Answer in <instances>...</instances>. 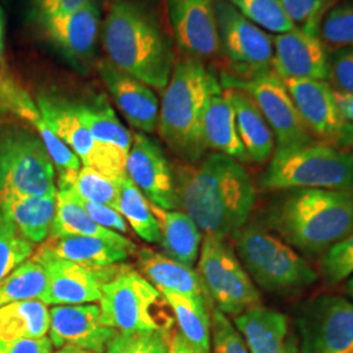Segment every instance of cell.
<instances>
[{"label":"cell","mask_w":353,"mask_h":353,"mask_svg":"<svg viewBox=\"0 0 353 353\" xmlns=\"http://www.w3.org/2000/svg\"><path fill=\"white\" fill-rule=\"evenodd\" d=\"M178 208L214 237H233L248 224L255 204V185L246 169L223 153L183 166L176 176Z\"/></svg>","instance_id":"cell-1"},{"label":"cell","mask_w":353,"mask_h":353,"mask_svg":"<svg viewBox=\"0 0 353 353\" xmlns=\"http://www.w3.org/2000/svg\"><path fill=\"white\" fill-rule=\"evenodd\" d=\"M101 42L117 68L164 92L176 55L172 38L150 8L137 1H115L102 23Z\"/></svg>","instance_id":"cell-2"},{"label":"cell","mask_w":353,"mask_h":353,"mask_svg":"<svg viewBox=\"0 0 353 353\" xmlns=\"http://www.w3.org/2000/svg\"><path fill=\"white\" fill-rule=\"evenodd\" d=\"M265 221L294 250L323 254L353 230V191H281L270 204Z\"/></svg>","instance_id":"cell-3"},{"label":"cell","mask_w":353,"mask_h":353,"mask_svg":"<svg viewBox=\"0 0 353 353\" xmlns=\"http://www.w3.org/2000/svg\"><path fill=\"white\" fill-rule=\"evenodd\" d=\"M221 90L217 80L202 61L183 57L176 64L164 89L159 113V134L166 145L188 161H201L207 151L203 140V119L208 102Z\"/></svg>","instance_id":"cell-4"},{"label":"cell","mask_w":353,"mask_h":353,"mask_svg":"<svg viewBox=\"0 0 353 353\" xmlns=\"http://www.w3.org/2000/svg\"><path fill=\"white\" fill-rule=\"evenodd\" d=\"M55 194V168L37 131L0 113V203Z\"/></svg>","instance_id":"cell-5"},{"label":"cell","mask_w":353,"mask_h":353,"mask_svg":"<svg viewBox=\"0 0 353 353\" xmlns=\"http://www.w3.org/2000/svg\"><path fill=\"white\" fill-rule=\"evenodd\" d=\"M265 190L353 191V153L321 141L276 148L261 178Z\"/></svg>","instance_id":"cell-6"},{"label":"cell","mask_w":353,"mask_h":353,"mask_svg":"<svg viewBox=\"0 0 353 353\" xmlns=\"http://www.w3.org/2000/svg\"><path fill=\"white\" fill-rule=\"evenodd\" d=\"M233 240L241 263L262 290L293 294L318 280L316 270L299 252L261 225H243Z\"/></svg>","instance_id":"cell-7"},{"label":"cell","mask_w":353,"mask_h":353,"mask_svg":"<svg viewBox=\"0 0 353 353\" xmlns=\"http://www.w3.org/2000/svg\"><path fill=\"white\" fill-rule=\"evenodd\" d=\"M101 323L118 332H172L176 319L164 294L135 270H123L102 287Z\"/></svg>","instance_id":"cell-8"},{"label":"cell","mask_w":353,"mask_h":353,"mask_svg":"<svg viewBox=\"0 0 353 353\" xmlns=\"http://www.w3.org/2000/svg\"><path fill=\"white\" fill-rule=\"evenodd\" d=\"M196 272L207 303L225 316L261 305L259 290L225 239L204 234Z\"/></svg>","instance_id":"cell-9"},{"label":"cell","mask_w":353,"mask_h":353,"mask_svg":"<svg viewBox=\"0 0 353 353\" xmlns=\"http://www.w3.org/2000/svg\"><path fill=\"white\" fill-rule=\"evenodd\" d=\"M294 322L300 353H353V303L319 294L299 303Z\"/></svg>","instance_id":"cell-10"},{"label":"cell","mask_w":353,"mask_h":353,"mask_svg":"<svg viewBox=\"0 0 353 353\" xmlns=\"http://www.w3.org/2000/svg\"><path fill=\"white\" fill-rule=\"evenodd\" d=\"M221 85L241 89L252 97L271 128L278 148L316 141L305 126L284 80L272 70L249 77L224 75Z\"/></svg>","instance_id":"cell-11"},{"label":"cell","mask_w":353,"mask_h":353,"mask_svg":"<svg viewBox=\"0 0 353 353\" xmlns=\"http://www.w3.org/2000/svg\"><path fill=\"white\" fill-rule=\"evenodd\" d=\"M37 106L52 132L75 153L83 166L106 176L126 174V153L102 144L79 121L71 100L52 93L37 96Z\"/></svg>","instance_id":"cell-12"},{"label":"cell","mask_w":353,"mask_h":353,"mask_svg":"<svg viewBox=\"0 0 353 353\" xmlns=\"http://www.w3.org/2000/svg\"><path fill=\"white\" fill-rule=\"evenodd\" d=\"M220 50L233 65L236 77H249L271 70L274 38L252 24L225 0H214Z\"/></svg>","instance_id":"cell-13"},{"label":"cell","mask_w":353,"mask_h":353,"mask_svg":"<svg viewBox=\"0 0 353 353\" xmlns=\"http://www.w3.org/2000/svg\"><path fill=\"white\" fill-rule=\"evenodd\" d=\"M310 135L323 144L345 150L353 147V123L341 113L335 90L326 80H284Z\"/></svg>","instance_id":"cell-14"},{"label":"cell","mask_w":353,"mask_h":353,"mask_svg":"<svg viewBox=\"0 0 353 353\" xmlns=\"http://www.w3.org/2000/svg\"><path fill=\"white\" fill-rule=\"evenodd\" d=\"M32 256L43 265L48 275V287L39 301L54 306L100 301L102 287L125 267L115 265L106 268H89L62 259L42 246Z\"/></svg>","instance_id":"cell-15"},{"label":"cell","mask_w":353,"mask_h":353,"mask_svg":"<svg viewBox=\"0 0 353 353\" xmlns=\"http://www.w3.org/2000/svg\"><path fill=\"white\" fill-rule=\"evenodd\" d=\"M100 8L92 0L75 12L37 23L51 46L79 74H88L96 63L101 34Z\"/></svg>","instance_id":"cell-16"},{"label":"cell","mask_w":353,"mask_h":353,"mask_svg":"<svg viewBox=\"0 0 353 353\" xmlns=\"http://www.w3.org/2000/svg\"><path fill=\"white\" fill-rule=\"evenodd\" d=\"M126 172L151 204L168 211L178 208L176 176L170 163L159 143L144 132L132 135Z\"/></svg>","instance_id":"cell-17"},{"label":"cell","mask_w":353,"mask_h":353,"mask_svg":"<svg viewBox=\"0 0 353 353\" xmlns=\"http://www.w3.org/2000/svg\"><path fill=\"white\" fill-rule=\"evenodd\" d=\"M173 36L185 57L199 61L220 51L214 0H165Z\"/></svg>","instance_id":"cell-18"},{"label":"cell","mask_w":353,"mask_h":353,"mask_svg":"<svg viewBox=\"0 0 353 353\" xmlns=\"http://www.w3.org/2000/svg\"><path fill=\"white\" fill-rule=\"evenodd\" d=\"M117 332L102 325L99 305H57L50 309L49 339L54 348L72 347L89 353H103Z\"/></svg>","instance_id":"cell-19"},{"label":"cell","mask_w":353,"mask_h":353,"mask_svg":"<svg viewBox=\"0 0 353 353\" xmlns=\"http://www.w3.org/2000/svg\"><path fill=\"white\" fill-rule=\"evenodd\" d=\"M0 113L11 114L37 131L54 168L58 169V176L81 169L79 157L52 132L30 94L4 70H0Z\"/></svg>","instance_id":"cell-20"},{"label":"cell","mask_w":353,"mask_h":353,"mask_svg":"<svg viewBox=\"0 0 353 353\" xmlns=\"http://www.w3.org/2000/svg\"><path fill=\"white\" fill-rule=\"evenodd\" d=\"M271 70L283 79L326 80L328 51L319 36L299 28L274 37V58Z\"/></svg>","instance_id":"cell-21"},{"label":"cell","mask_w":353,"mask_h":353,"mask_svg":"<svg viewBox=\"0 0 353 353\" xmlns=\"http://www.w3.org/2000/svg\"><path fill=\"white\" fill-rule=\"evenodd\" d=\"M97 70L127 122L144 134L156 131L160 112L157 96L151 87L117 68L108 59H101Z\"/></svg>","instance_id":"cell-22"},{"label":"cell","mask_w":353,"mask_h":353,"mask_svg":"<svg viewBox=\"0 0 353 353\" xmlns=\"http://www.w3.org/2000/svg\"><path fill=\"white\" fill-rule=\"evenodd\" d=\"M224 93L233 105L237 131L249 160L256 164H265L274 154L275 137L263 114L246 92L225 88Z\"/></svg>","instance_id":"cell-23"},{"label":"cell","mask_w":353,"mask_h":353,"mask_svg":"<svg viewBox=\"0 0 353 353\" xmlns=\"http://www.w3.org/2000/svg\"><path fill=\"white\" fill-rule=\"evenodd\" d=\"M234 327L240 332L250 353H284L288 339V318L278 310L262 305L234 316Z\"/></svg>","instance_id":"cell-24"},{"label":"cell","mask_w":353,"mask_h":353,"mask_svg":"<svg viewBox=\"0 0 353 353\" xmlns=\"http://www.w3.org/2000/svg\"><path fill=\"white\" fill-rule=\"evenodd\" d=\"M160 227L159 243L166 256L181 265L194 268L199 259L202 230L189 214L181 211H168L151 204Z\"/></svg>","instance_id":"cell-25"},{"label":"cell","mask_w":353,"mask_h":353,"mask_svg":"<svg viewBox=\"0 0 353 353\" xmlns=\"http://www.w3.org/2000/svg\"><path fill=\"white\" fill-rule=\"evenodd\" d=\"M41 246L62 259L89 268H106L110 265H122L137 249L84 236L49 239Z\"/></svg>","instance_id":"cell-26"},{"label":"cell","mask_w":353,"mask_h":353,"mask_svg":"<svg viewBox=\"0 0 353 353\" xmlns=\"http://www.w3.org/2000/svg\"><path fill=\"white\" fill-rule=\"evenodd\" d=\"M203 140L207 150L227 154L237 161H249L237 131L233 105L223 89L208 102L203 119Z\"/></svg>","instance_id":"cell-27"},{"label":"cell","mask_w":353,"mask_h":353,"mask_svg":"<svg viewBox=\"0 0 353 353\" xmlns=\"http://www.w3.org/2000/svg\"><path fill=\"white\" fill-rule=\"evenodd\" d=\"M137 263L143 276L159 290H170L185 296H204L202 281L194 268L181 265L165 254L143 248Z\"/></svg>","instance_id":"cell-28"},{"label":"cell","mask_w":353,"mask_h":353,"mask_svg":"<svg viewBox=\"0 0 353 353\" xmlns=\"http://www.w3.org/2000/svg\"><path fill=\"white\" fill-rule=\"evenodd\" d=\"M172 307L178 331L188 341L194 353H212L211 314L203 296H185L160 290Z\"/></svg>","instance_id":"cell-29"},{"label":"cell","mask_w":353,"mask_h":353,"mask_svg":"<svg viewBox=\"0 0 353 353\" xmlns=\"http://www.w3.org/2000/svg\"><path fill=\"white\" fill-rule=\"evenodd\" d=\"M71 102L79 121L96 139L128 154L132 144V134L121 123L103 94L83 101Z\"/></svg>","instance_id":"cell-30"},{"label":"cell","mask_w":353,"mask_h":353,"mask_svg":"<svg viewBox=\"0 0 353 353\" xmlns=\"http://www.w3.org/2000/svg\"><path fill=\"white\" fill-rule=\"evenodd\" d=\"M68 236L96 237L128 248H137L121 233L99 225L65 191L57 190V210L51 224L49 239H61Z\"/></svg>","instance_id":"cell-31"},{"label":"cell","mask_w":353,"mask_h":353,"mask_svg":"<svg viewBox=\"0 0 353 353\" xmlns=\"http://www.w3.org/2000/svg\"><path fill=\"white\" fill-rule=\"evenodd\" d=\"M0 210L10 217L26 240L37 245L50 236L57 210V194L13 198L0 203Z\"/></svg>","instance_id":"cell-32"},{"label":"cell","mask_w":353,"mask_h":353,"mask_svg":"<svg viewBox=\"0 0 353 353\" xmlns=\"http://www.w3.org/2000/svg\"><path fill=\"white\" fill-rule=\"evenodd\" d=\"M50 310L39 300L8 303L0 307V339H39L49 332Z\"/></svg>","instance_id":"cell-33"},{"label":"cell","mask_w":353,"mask_h":353,"mask_svg":"<svg viewBox=\"0 0 353 353\" xmlns=\"http://www.w3.org/2000/svg\"><path fill=\"white\" fill-rule=\"evenodd\" d=\"M125 176H106L90 168L83 166L76 173L59 174L58 186H67L85 201L100 203L118 211L119 191Z\"/></svg>","instance_id":"cell-34"},{"label":"cell","mask_w":353,"mask_h":353,"mask_svg":"<svg viewBox=\"0 0 353 353\" xmlns=\"http://www.w3.org/2000/svg\"><path fill=\"white\" fill-rule=\"evenodd\" d=\"M118 211L141 240L150 243L159 242L160 227L152 211L151 203L127 174L119 191Z\"/></svg>","instance_id":"cell-35"},{"label":"cell","mask_w":353,"mask_h":353,"mask_svg":"<svg viewBox=\"0 0 353 353\" xmlns=\"http://www.w3.org/2000/svg\"><path fill=\"white\" fill-rule=\"evenodd\" d=\"M48 287L43 265L30 256L0 281V307L26 300H41Z\"/></svg>","instance_id":"cell-36"},{"label":"cell","mask_w":353,"mask_h":353,"mask_svg":"<svg viewBox=\"0 0 353 353\" xmlns=\"http://www.w3.org/2000/svg\"><path fill=\"white\" fill-rule=\"evenodd\" d=\"M252 24L270 33L283 34L296 28L280 0H225Z\"/></svg>","instance_id":"cell-37"},{"label":"cell","mask_w":353,"mask_h":353,"mask_svg":"<svg viewBox=\"0 0 353 353\" xmlns=\"http://www.w3.org/2000/svg\"><path fill=\"white\" fill-rule=\"evenodd\" d=\"M34 252V243L26 240L10 217L0 210V281L23 265Z\"/></svg>","instance_id":"cell-38"},{"label":"cell","mask_w":353,"mask_h":353,"mask_svg":"<svg viewBox=\"0 0 353 353\" xmlns=\"http://www.w3.org/2000/svg\"><path fill=\"white\" fill-rule=\"evenodd\" d=\"M172 332H117L103 353H168Z\"/></svg>","instance_id":"cell-39"},{"label":"cell","mask_w":353,"mask_h":353,"mask_svg":"<svg viewBox=\"0 0 353 353\" xmlns=\"http://www.w3.org/2000/svg\"><path fill=\"white\" fill-rule=\"evenodd\" d=\"M319 37L335 48H353V1L328 10L319 28Z\"/></svg>","instance_id":"cell-40"},{"label":"cell","mask_w":353,"mask_h":353,"mask_svg":"<svg viewBox=\"0 0 353 353\" xmlns=\"http://www.w3.org/2000/svg\"><path fill=\"white\" fill-rule=\"evenodd\" d=\"M321 274L330 285H336L353 275V230L322 254Z\"/></svg>","instance_id":"cell-41"},{"label":"cell","mask_w":353,"mask_h":353,"mask_svg":"<svg viewBox=\"0 0 353 353\" xmlns=\"http://www.w3.org/2000/svg\"><path fill=\"white\" fill-rule=\"evenodd\" d=\"M331 0H280L296 28L319 36V28Z\"/></svg>","instance_id":"cell-42"},{"label":"cell","mask_w":353,"mask_h":353,"mask_svg":"<svg viewBox=\"0 0 353 353\" xmlns=\"http://www.w3.org/2000/svg\"><path fill=\"white\" fill-rule=\"evenodd\" d=\"M211 332L212 353H250L237 328L216 307L211 312Z\"/></svg>","instance_id":"cell-43"},{"label":"cell","mask_w":353,"mask_h":353,"mask_svg":"<svg viewBox=\"0 0 353 353\" xmlns=\"http://www.w3.org/2000/svg\"><path fill=\"white\" fill-rule=\"evenodd\" d=\"M327 80L336 93H353V48L328 54Z\"/></svg>","instance_id":"cell-44"},{"label":"cell","mask_w":353,"mask_h":353,"mask_svg":"<svg viewBox=\"0 0 353 353\" xmlns=\"http://www.w3.org/2000/svg\"><path fill=\"white\" fill-rule=\"evenodd\" d=\"M57 190L65 191L77 204H80L84 208V211L89 214V217L92 220H94L99 225L108 228V229L114 230V232H121V234L128 233L127 221L125 220V217L119 214L117 210L100 204V203L85 201V199L80 198L79 195H76L75 192L67 186H57Z\"/></svg>","instance_id":"cell-45"},{"label":"cell","mask_w":353,"mask_h":353,"mask_svg":"<svg viewBox=\"0 0 353 353\" xmlns=\"http://www.w3.org/2000/svg\"><path fill=\"white\" fill-rule=\"evenodd\" d=\"M92 0H33L32 16L36 23L75 12Z\"/></svg>","instance_id":"cell-46"},{"label":"cell","mask_w":353,"mask_h":353,"mask_svg":"<svg viewBox=\"0 0 353 353\" xmlns=\"http://www.w3.org/2000/svg\"><path fill=\"white\" fill-rule=\"evenodd\" d=\"M54 347L49 338L39 339H0V353H52Z\"/></svg>","instance_id":"cell-47"},{"label":"cell","mask_w":353,"mask_h":353,"mask_svg":"<svg viewBox=\"0 0 353 353\" xmlns=\"http://www.w3.org/2000/svg\"><path fill=\"white\" fill-rule=\"evenodd\" d=\"M336 101L341 108L344 118L353 123V93H336Z\"/></svg>","instance_id":"cell-48"},{"label":"cell","mask_w":353,"mask_h":353,"mask_svg":"<svg viewBox=\"0 0 353 353\" xmlns=\"http://www.w3.org/2000/svg\"><path fill=\"white\" fill-rule=\"evenodd\" d=\"M168 353H194V351L191 350L189 343L183 338V335L176 330L172 335Z\"/></svg>","instance_id":"cell-49"},{"label":"cell","mask_w":353,"mask_h":353,"mask_svg":"<svg viewBox=\"0 0 353 353\" xmlns=\"http://www.w3.org/2000/svg\"><path fill=\"white\" fill-rule=\"evenodd\" d=\"M4 28H6V16H4V10L0 6V61L3 58V51H4Z\"/></svg>","instance_id":"cell-50"},{"label":"cell","mask_w":353,"mask_h":353,"mask_svg":"<svg viewBox=\"0 0 353 353\" xmlns=\"http://www.w3.org/2000/svg\"><path fill=\"white\" fill-rule=\"evenodd\" d=\"M284 353H300V347H299V341L293 336L290 335L287 339L285 344V352Z\"/></svg>","instance_id":"cell-51"},{"label":"cell","mask_w":353,"mask_h":353,"mask_svg":"<svg viewBox=\"0 0 353 353\" xmlns=\"http://www.w3.org/2000/svg\"><path fill=\"white\" fill-rule=\"evenodd\" d=\"M345 290H347V294L350 296V299H351V301L353 303V275H351L350 278L347 279Z\"/></svg>","instance_id":"cell-52"},{"label":"cell","mask_w":353,"mask_h":353,"mask_svg":"<svg viewBox=\"0 0 353 353\" xmlns=\"http://www.w3.org/2000/svg\"><path fill=\"white\" fill-rule=\"evenodd\" d=\"M52 353H89L85 352V351H81V350H77V348H72V347H64V348H61V350H58L57 352Z\"/></svg>","instance_id":"cell-53"},{"label":"cell","mask_w":353,"mask_h":353,"mask_svg":"<svg viewBox=\"0 0 353 353\" xmlns=\"http://www.w3.org/2000/svg\"><path fill=\"white\" fill-rule=\"evenodd\" d=\"M117 1H122V0H117Z\"/></svg>","instance_id":"cell-54"}]
</instances>
